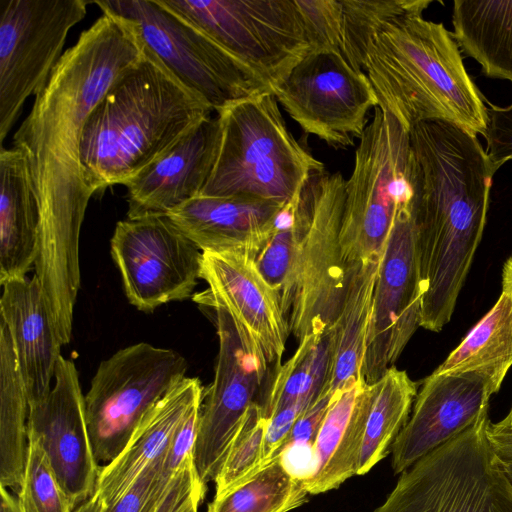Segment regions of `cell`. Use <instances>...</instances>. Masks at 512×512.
Wrapping results in <instances>:
<instances>
[{
  "label": "cell",
  "mask_w": 512,
  "mask_h": 512,
  "mask_svg": "<svg viewBox=\"0 0 512 512\" xmlns=\"http://www.w3.org/2000/svg\"><path fill=\"white\" fill-rule=\"evenodd\" d=\"M418 384L395 366L367 384V411L357 475L368 473L392 450L409 419Z\"/></svg>",
  "instance_id": "f1b7e54d"
},
{
  "label": "cell",
  "mask_w": 512,
  "mask_h": 512,
  "mask_svg": "<svg viewBox=\"0 0 512 512\" xmlns=\"http://www.w3.org/2000/svg\"><path fill=\"white\" fill-rule=\"evenodd\" d=\"M345 183L340 243L347 274L381 258L401 209L414 204L416 174L409 130L389 111L374 108L359 138Z\"/></svg>",
  "instance_id": "8992f818"
},
{
  "label": "cell",
  "mask_w": 512,
  "mask_h": 512,
  "mask_svg": "<svg viewBox=\"0 0 512 512\" xmlns=\"http://www.w3.org/2000/svg\"><path fill=\"white\" fill-rule=\"evenodd\" d=\"M220 142L218 116L209 115L127 181V218L169 211L200 195Z\"/></svg>",
  "instance_id": "ffe728a7"
},
{
  "label": "cell",
  "mask_w": 512,
  "mask_h": 512,
  "mask_svg": "<svg viewBox=\"0 0 512 512\" xmlns=\"http://www.w3.org/2000/svg\"><path fill=\"white\" fill-rule=\"evenodd\" d=\"M381 258L360 264L349 280L336 331L334 364L329 391L364 382L361 376L374 288Z\"/></svg>",
  "instance_id": "83f0119b"
},
{
  "label": "cell",
  "mask_w": 512,
  "mask_h": 512,
  "mask_svg": "<svg viewBox=\"0 0 512 512\" xmlns=\"http://www.w3.org/2000/svg\"><path fill=\"white\" fill-rule=\"evenodd\" d=\"M1 286L0 322L10 335L30 405L51 390L62 343L35 275Z\"/></svg>",
  "instance_id": "44dd1931"
},
{
  "label": "cell",
  "mask_w": 512,
  "mask_h": 512,
  "mask_svg": "<svg viewBox=\"0 0 512 512\" xmlns=\"http://www.w3.org/2000/svg\"><path fill=\"white\" fill-rule=\"evenodd\" d=\"M488 414L403 471L372 512H512V486L487 436Z\"/></svg>",
  "instance_id": "ba28073f"
},
{
  "label": "cell",
  "mask_w": 512,
  "mask_h": 512,
  "mask_svg": "<svg viewBox=\"0 0 512 512\" xmlns=\"http://www.w3.org/2000/svg\"><path fill=\"white\" fill-rule=\"evenodd\" d=\"M312 50L340 51L342 6L340 0H297Z\"/></svg>",
  "instance_id": "74e56055"
},
{
  "label": "cell",
  "mask_w": 512,
  "mask_h": 512,
  "mask_svg": "<svg viewBox=\"0 0 512 512\" xmlns=\"http://www.w3.org/2000/svg\"><path fill=\"white\" fill-rule=\"evenodd\" d=\"M201 403L196 404L176 429L164 454V470L172 477L185 459L194 454Z\"/></svg>",
  "instance_id": "60d3db41"
},
{
  "label": "cell",
  "mask_w": 512,
  "mask_h": 512,
  "mask_svg": "<svg viewBox=\"0 0 512 512\" xmlns=\"http://www.w3.org/2000/svg\"><path fill=\"white\" fill-rule=\"evenodd\" d=\"M285 204L199 195L167 216L202 252H238L255 259L274 233Z\"/></svg>",
  "instance_id": "7402d4cb"
},
{
  "label": "cell",
  "mask_w": 512,
  "mask_h": 512,
  "mask_svg": "<svg viewBox=\"0 0 512 512\" xmlns=\"http://www.w3.org/2000/svg\"><path fill=\"white\" fill-rule=\"evenodd\" d=\"M220 142L200 193L287 203L324 164L289 132L274 94L236 101L219 112Z\"/></svg>",
  "instance_id": "5b68a950"
},
{
  "label": "cell",
  "mask_w": 512,
  "mask_h": 512,
  "mask_svg": "<svg viewBox=\"0 0 512 512\" xmlns=\"http://www.w3.org/2000/svg\"><path fill=\"white\" fill-rule=\"evenodd\" d=\"M367 411L366 383L335 392L313 447V469L303 481L309 495L339 487L357 475Z\"/></svg>",
  "instance_id": "d4e9b609"
},
{
  "label": "cell",
  "mask_w": 512,
  "mask_h": 512,
  "mask_svg": "<svg viewBox=\"0 0 512 512\" xmlns=\"http://www.w3.org/2000/svg\"><path fill=\"white\" fill-rule=\"evenodd\" d=\"M84 0H0V144L24 103L46 85Z\"/></svg>",
  "instance_id": "7c38bea8"
},
{
  "label": "cell",
  "mask_w": 512,
  "mask_h": 512,
  "mask_svg": "<svg viewBox=\"0 0 512 512\" xmlns=\"http://www.w3.org/2000/svg\"><path fill=\"white\" fill-rule=\"evenodd\" d=\"M502 291L507 293L512 299V256L503 265Z\"/></svg>",
  "instance_id": "bcb514c9"
},
{
  "label": "cell",
  "mask_w": 512,
  "mask_h": 512,
  "mask_svg": "<svg viewBox=\"0 0 512 512\" xmlns=\"http://www.w3.org/2000/svg\"><path fill=\"white\" fill-rule=\"evenodd\" d=\"M28 435L42 445L77 508L96 492L101 467L88 432L85 398L73 361L60 357L49 393L29 405Z\"/></svg>",
  "instance_id": "e0dca14e"
},
{
  "label": "cell",
  "mask_w": 512,
  "mask_h": 512,
  "mask_svg": "<svg viewBox=\"0 0 512 512\" xmlns=\"http://www.w3.org/2000/svg\"><path fill=\"white\" fill-rule=\"evenodd\" d=\"M29 401L12 341L0 322V486L19 491L28 452Z\"/></svg>",
  "instance_id": "f546056e"
},
{
  "label": "cell",
  "mask_w": 512,
  "mask_h": 512,
  "mask_svg": "<svg viewBox=\"0 0 512 512\" xmlns=\"http://www.w3.org/2000/svg\"><path fill=\"white\" fill-rule=\"evenodd\" d=\"M332 396L331 392H326L299 415L283 449L288 446H296L313 450Z\"/></svg>",
  "instance_id": "b9f144b4"
},
{
  "label": "cell",
  "mask_w": 512,
  "mask_h": 512,
  "mask_svg": "<svg viewBox=\"0 0 512 512\" xmlns=\"http://www.w3.org/2000/svg\"><path fill=\"white\" fill-rule=\"evenodd\" d=\"M110 245L126 297L138 310L152 312L192 296L203 252L167 214L119 221Z\"/></svg>",
  "instance_id": "5bb4252c"
},
{
  "label": "cell",
  "mask_w": 512,
  "mask_h": 512,
  "mask_svg": "<svg viewBox=\"0 0 512 512\" xmlns=\"http://www.w3.org/2000/svg\"><path fill=\"white\" fill-rule=\"evenodd\" d=\"M164 454L147 466L121 497L103 512H155L173 477L165 473Z\"/></svg>",
  "instance_id": "8d00e7d4"
},
{
  "label": "cell",
  "mask_w": 512,
  "mask_h": 512,
  "mask_svg": "<svg viewBox=\"0 0 512 512\" xmlns=\"http://www.w3.org/2000/svg\"><path fill=\"white\" fill-rule=\"evenodd\" d=\"M17 498L22 512H74L76 509L42 445L29 435L26 466Z\"/></svg>",
  "instance_id": "d590c367"
},
{
  "label": "cell",
  "mask_w": 512,
  "mask_h": 512,
  "mask_svg": "<svg viewBox=\"0 0 512 512\" xmlns=\"http://www.w3.org/2000/svg\"><path fill=\"white\" fill-rule=\"evenodd\" d=\"M342 6L340 53L357 71H363L371 39L390 21L423 13L430 0H340Z\"/></svg>",
  "instance_id": "1f68e13d"
},
{
  "label": "cell",
  "mask_w": 512,
  "mask_h": 512,
  "mask_svg": "<svg viewBox=\"0 0 512 512\" xmlns=\"http://www.w3.org/2000/svg\"><path fill=\"white\" fill-rule=\"evenodd\" d=\"M143 44V43H142ZM83 127L80 158L95 194L133 178L213 111L144 46Z\"/></svg>",
  "instance_id": "7a4b0ae2"
},
{
  "label": "cell",
  "mask_w": 512,
  "mask_h": 512,
  "mask_svg": "<svg viewBox=\"0 0 512 512\" xmlns=\"http://www.w3.org/2000/svg\"><path fill=\"white\" fill-rule=\"evenodd\" d=\"M364 73L378 99L410 130L444 121L485 136L487 108L459 47L442 23L410 13L388 22L370 41Z\"/></svg>",
  "instance_id": "3957f363"
},
{
  "label": "cell",
  "mask_w": 512,
  "mask_h": 512,
  "mask_svg": "<svg viewBox=\"0 0 512 512\" xmlns=\"http://www.w3.org/2000/svg\"><path fill=\"white\" fill-rule=\"evenodd\" d=\"M219 340L214 379L199 411L194 463L203 483L215 479L250 407L258 402L269 367L258 357L231 315L212 306Z\"/></svg>",
  "instance_id": "9a60e30c"
},
{
  "label": "cell",
  "mask_w": 512,
  "mask_h": 512,
  "mask_svg": "<svg viewBox=\"0 0 512 512\" xmlns=\"http://www.w3.org/2000/svg\"><path fill=\"white\" fill-rule=\"evenodd\" d=\"M487 115L486 154L497 171L512 160V103L506 107L490 105Z\"/></svg>",
  "instance_id": "ab89813d"
},
{
  "label": "cell",
  "mask_w": 512,
  "mask_h": 512,
  "mask_svg": "<svg viewBox=\"0 0 512 512\" xmlns=\"http://www.w3.org/2000/svg\"><path fill=\"white\" fill-rule=\"evenodd\" d=\"M301 480L276 458L252 477L214 497L207 512H289L308 500Z\"/></svg>",
  "instance_id": "4dcf8cb0"
},
{
  "label": "cell",
  "mask_w": 512,
  "mask_h": 512,
  "mask_svg": "<svg viewBox=\"0 0 512 512\" xmlns=\"http://www.w3.org/2000/svg\"><path fill=\"white\" fill-rule=\"evenodd\" d=\"M512 366V299L501 292L493 307L435 370L442 374H474L497 393Z\"/></svg>",
  "instance_id": "4316f807"
},
{
  "label": "cell",
  "mask_w": 512,
  "mask_h": 512,
  "mask_svg": "<svg viewBox=\"0 0 512 512\" xmlns=\"http://www.w3.org/2000/svg\"><path fill=\"white\" fill-rule=\"evenodd\" d=\"M301 410L296 406L279 409L267 419L263 447V467L279 457Z\"/></svg>",
  "instance_id": "7bdbcfd3"
},
{
  "label": "cell",
  "mask_w": 512,
  "mask_h": 512,
  "mask_svg": "<svg viewBox=\"0 0 512 512\" xmlns=\"http://www.w3.org/2000/svg\"><path fill=\"white\" fill-rule=\"evenodd\" d=\"M0 512H22L18 498L9 489L0 486Z\"/></svg>",
  "instance_id": "ee69618b"
},
{
  "label": "cell",
  "mask_w": 512,
  "mask_h": 512,
  "mask_svg": "<svg viewBox=\"0 0 512 512\" xmlns=\"http://www.w3.org/2000/svg\"><path fill=\"white\" fill-rule=\"evenodd\" d=\"M39 212L25 155L0 148V284L24 277L38 253Z\"/></svg>",
  "instance_id": "cb8c5ba5"
},
{
  "label": "cell",
  "mask_w": 512,
  "mask_h": 512,
  "mask_svg": "<svg viewBox=\"0 0 512 512\" xmlns=\"http://www.w3.org/2000/svg\"><path fill=\"white\" fill-rule=\"evenodd\" d=\"M92 3L131 21L143 46L216 113L236 101L272 93L246 66L159 0Z\"/></svg>",
  "instance_id": "30bf717a"
},
{
  "label": "cell",
  "mask_w": 512,
  "mask_h": 512,
  "mask_svg": "<svg viewBox=\"0 0 512 512\" xmlns=\"http://www.w3.org/2000/svg\"><path fill=\"white\" fill-rule=\"evenodd\" d=\"M134 24L102 15L68 48L13 136L39 212L37 277L54 317L68 318L80 288L79 239L90 198L80 158L85 122L114 81L143 55Z\"/></svg>",
  "instance_id": "6da1fadb"
},
{
  "label": "cell",
  "mask_w": 512,
  "mask_h": 512,
  "mask_svg": "<svg viewBox=\"0 0 512 512\" xmlns=\"http://www.w3.org/2000/svg\"><path fill=\"white\" fill-rule=\"evenodd\" d=\"M200 278L208 289L194 301L224 308L258 357L268 367L278 368L290 327L279 296L262 278L254 258L238 252L204 251Z\"/></svg>",
  "instance_id": "ac0fdd59"
},
{
  "label": "cell",
  "mask_w": 512,
  "mask_h": 512,
  "mask_svg": "<svg viewBox=\"0 0 512 512\" xmlns=\"http://www.w3.org/2000/svg\"><path fill=\"white\" fill-rule=\"evenodd\" d=\"M415 164L414 224L419 248L445 264L475 255L496 173L476 135L444 121L409 130Z\"/></svg>",
  "instance_id": "277c9868"
},
{
  "label": "cell",
  "mask_w": 512,
  "mask_h": 512,
  "mask_svg": "<svg viewBox=\"0 0 512 512\" xmlns=\"http://www.w3.org/2000/svg\"><path fill=\"white\" fill-rule=\"evenodd\" d=\"M104 508V503L95 493L89 500L79 505L74 512H103Z\"/></svg>",
  "instance_id": "f6af8a7d"
},
{
  "label": "cell",
  "mask_w": 512,
  "mask_h": 512,
  "mask_svg": "<svg viewBox=\"0 0 512 512\" xmlns=\"http://www.w3.org/2000/svg\"><path fill=\"white\" fill-rule=\"evenodd\" d=\"M452 33L482 73L512 84V0H455Z\"/></svg>",
  "instance_id": "484cf974"
},
{
  "label": "cell",
  "mask_w": 512,
  "mask_h": 512,
  "mask_svg": "<svg viewBox=\"0 0 512 512\" xmlns=\"http://www.w3.org/2000/svg\"><path fill=\"white\" fill-rule=\"evenodd\" d=\"M267 419L255 402L248 410L214 479L215 495L221 497L263 468Z\"/></svg>",
  "instance_id": "836d02e7"
},
{
  "label": "cell",
  "mask_w": 512,
  "mask_h": 512,
  "mask_svg": "<svg viewBox=\"0 0 512 512\" xmlns=\"http://www.w3.org/2000/svg\"><path fill=\"white\" fill-rule=\"evenodd\" d=\"M205 493L191 454L172 477L155 512H198Z\"/></svg>",
  "instance_id": "f35d334b"
},
{
  "label": "cell",
  "mask_w": 512,
  "mask_h": 512,
  "mask_svg": "<svg viewBox=\"0 0 512 512\" xmlns=\"http://www.w3.org/2000/svg\"><path fill=\"white\" fill-rule=\"evenodd\" d=\"M187 361L178 352L140 342L103 360L85 398L89 436L98 463L124 449L150 410L183 378Z\"/></svg>",
  "instance_id": "8fae6325"
},
{
  "label": "cell",
  "mask_w": 512,
  "mask_h": 512,
  "mask_svg": "<svg viewBox=\"0 0 512 512\" xmlns=\"http://www.w3.org/2000/svg\"><path fill=\"white\" fill-rule=\"evenodd\" d=\"M288 115L306 134L335 148L360 138L367 114L378 106L372 85L340 51H310L273 92Z\"/></svg>",
  "instance_id": "4fadbf2b"
},
{
  "label": "cell",
  "mask_w": 512,
  "mask_h": 512,
  "mask_svg": "<svg viewBox=\"0 0 512 512\" xmlns=\"http://www.w3.org/2000/svg\"><path fill=\"white\" fill-rule=\"evenodd\" d=\"M414 204L398 213L384 252L372 299L361 376L379 380L421 325L422 292L415 241Z\"/></svg>",
  "instance_id": "2e32d148"
},
{
  "label": "cell",
  "mask_w": 512,
  "mask_h": 512,
  "mask_svg": "<svg viewBox=\"0 0 512 512\" xmlns=\"http://www.w3.org/2000/svg\"><path fill=\"white\" fill-rule=\"evenodd\" d=\"M293 220L292 197L278 213L274 233L254 259L262 278L279 296L287 319L292 306L297 265Z\"/></svg>",
  "instance_id": "d6a6232c"
},
{
  "label": "cell",
  "mask_w": 512,
  "mask_h": 512,
  "mask_svg": "<svg viewBox=\"0 0 512 512\" xmlns=\"http://www.w3.org/2000/svg\"><path fill=\"white\" fill-rule=\"evenodd\" d=\"M500 465L509 483L512 486V462L503 461L500 459Z\"/></svg>",
  "instance_id": "c3c4849f"
},
{
  "label": "cell",
  "mask_w": 512,
  "mask_h": 512,
  "mask_svg": "<svg viewBox=\"0 0 512 512\" xmlns=\"http://www.w3.org/2000/svg\"><path fill=\"white\" fill-rule=\"evenodd\" d=\"M345 183L340 172H315L293 196L297 265L288 323L298 341L332 327L344 302L351 278L340 243Z\"/></svg>",
  "instance_id": "52a82bcc"
},
{
  "label": "cell",
  "mask_w": 512,
  "mask_h": 512,
  "mask_svg": "<svg viewBox=\"0 0 512 512\" xmlns=\"http://www.w3.org/2000/svg\"><path fill=\"white\" fill-rule=\"evenodd\" d=\"M490 429L496 432H512V406L502 420L495 424L490 423Z\"/></svg>",
  "instance_id": "7dc6e473"
},
{
  "label": "cell",
  "mask_w": 512,
  "mask_h": 512,
  "mask_svg": "<svg viewBox=\"0 0 512 512\" xmlns=\"http://www.w3.org/2000/svg\"><path fill=\"white\" fill-rule=\"evenodd\" d=\"M491 396L485 381L474 374L434 371L426 377L412 414L392 445L395 474H401L488 414Z\"/></svg>",
  "instance_id": "d6986e66"
},
{
  "label": "cell",
  "mask_w": 512,
  "mask_h": 512,
  "mask_svg": "<svg viewBox=\"0 0 512 512\" xmlns=\"http://www.w3.org/2000/svg\"><path fill=\"white\" fill-rule=\"evenodd\" d=\"M316 334L305 336L293 356L276 368L272 384L260 406L268 419L279 409L296 406L301 413L312 405L317 398L310 383Z\"/></svg>",
  "instance_id": "e575fe53"
},
{
  "label": "cell",
  "mask_w": 512,
  "mask_h": 512,
  "mask_svg": "<svg viewBox=\"0 0 512 512\" xmlns=\"http://www.w3.org/2000/svg\"><path fill=\"white\" fill-rule=\"evenodd\" d=\"M273 93L312 45L297 0H159Z\"/></svg>",
  "instance_id": "9c48e42d"
},
{
  "label": "cell",
  "mask_w": 512,
  "mask_h": 512,
  "mask_svg": "<svg viewBox=\"0 0 512 512\" xmlns=\"http://www.w3.org/2000/svg\"><path fill=\"white\" fill-rule=\"evenodd\" d=\"M203 394L198 378L185 377L150 410L121 453L101 467L95 493L105 507L120 498L142 471L165 453L176 429L202 402Z\"/></svg>",
  "instance_id": "603a6c76"
}]
</instances>
